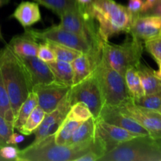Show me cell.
I'll list each match as a JSON object with an SVG mask.
<instances>
[{
	"mask_svg": "<svg viewBox=\"0 0 161 161\" xmlns=\"http://www.w3.org/2000/svg\"><path fill=\"white\" fill-rule=\"evenodd\" d=\"M101 151L105 154V148L97 136L91 141L75 145H58L53 134L33 142L30 146L19 150L16 161H76L91 150Z\"/></svg>",
	"mask_w": 161,
	"mask_h": 161,
	"instance_id": "cell-1",
	"label": "cell"
},
{
	"mask_svg": "<svg viewBox=\"0 0 161 161\" xmlns=\"http://www.w3.org/2000/svg\"><path fill=\"white\" fill-rule=\"evenodd\" d=\"M0 73L16 117L20 106L32 91V86L21 61L8 44L0 50Z\"/></svg>",
	"mask_w": 161,
	"mask_h": 161,
	"instance_id": "cell-2",
	"label": "cell"
},
{
	"mask_svg": "<svg viewBox=\"0 0 161 161\" xmlns=\"http://www.w3.org/2000/svg\"><path fill=\"white\" fill-rule=\"evenodd\" d=\"M86 9L98 24L97 31L103 42H108L114 35L128 34L134 15L127 6L114 0H93Z\"/></svg>",
	"mask_w": 161,
	"mask_h": 161,
	"instance_id": "cell-3",
	"label": "cell"
},
{
	"mask_svg": "<svg viewBox=\"0 0 161 161\" xmlns=\"http://www.w3.org/2000/svg\"><path fill=\"white\" fill-rule=\"evenodd\" d=\"M98 161H161V138L138 135L106 153Z\"/></svg>",
	"mask_w": 161,
	"mask_h": 161,
	"instance_id": "cell-4",
	"label": "cell"
},
{
	"mask_svg": "<svg viewBox=\"0 0 161 161\" xmlns=\"http://www.w3.org/2000/svg\"><path fill=\"white\" fill-rule=\"evenodd\" d=\"M142 51V41L130 36L121 44L103 42L102 58L110 68L124 75L129 67L137 66L141 62Z\"/></svg>",
	"mask_w": 161,
	"mask_h": 161,
	"instance_id": "cell-5",
	"label": "cell"
},
{
	"mask_svg": "<svg viewBox=\"0 0 161 161\" xmlns=\"http://www.w3.org/2000/svg\"><path fill=\"white\" fill-rule=\"evenodd\" d=\"M92 72L98 82L105 105L119 106L131 98L124 75L110 68L102 58L95 64Z\"/></svg>",
	"mask_w": 161,
	"mask_h": 161,
	"instance_id": "cell-6",
	"label": "cell"
},
{
	"mask_svg": "<svg viewBox=\"0 0 161 161\" xmlns=\"http://www.w3.org/2000/svg\"><path fill=\"white\" fill-rule=\"evenodd\" d=\"M58 17L59 26L82 36L89 42L94 50H102L103 41L99 36L97 27L94 23L95 20L86 10V6L78 3L76 6L67 9Z\"/></svg>",
	"mask_w": 161,
	"mask_h": 161,
	"instance_id": "cell-7",
	"label": "cell"
},
{
	"mask_svg": "<svg viewBox=\"0 0 161 161\" xmlns=\"http://www.w3.org/2000/svg\"><path fill=\"white\" fill-rule=\"evenodd\" d=\"M68 94L71 105L82 102L90 108L94 119L98 118L105 104L98 82L93 72L83 81L72 85Z\"/></svg>",
	"mask_w": 161,
	"mask_h": 161,
	"instance_id": "cell-8",
	"label": "cell"
},
{
	"mask_svg": "<svg viewBox=\"0 0 161 161\" xmlns=\"http://www.w3.org/2000/svg\"><path fill=\"white\" fill-rule=\"evenodd\" d=\"M25 31L31 34L36 40H42V42L50 41L73 48L82 53H89L96 51L82 36L64 29L59 25H53L42 31L34 29H25Z\"/></svg>",
	"mask_w": 161,
	"mask_h": 161,
	"instance_id": "cell-9",
	"label": "cell"
},
{
	"mask_svg": "<svg viewBox=\"0 0 161 161\" xmlns=\"http://www.w3.org/2000/svg\"><path fill=\"white\" fill-rule=\"evenodd\" d=\"M119 109L141 124L153 138H161V113L136 105L130 98Z\"/></svg>",
	"mask_w": 161,
	"mask_h": 161,
	"instance_id": "cell-10",
	"label": "cell"
},
{
	"mask_svg": "<svg viewBox=\"0 0 161 161\" xmlns=\"http://www.w3.org/2000/svg\"><path fill=\"white\" fill-rule=\"evenodd\" d=\"M70 88V86L54 80L50 83L36 85L31 91L37 95L38 105L48 113L56 108Z\"/></svg>",
	"mask_w": 161,
	"mask_h": 161,
	"instance_id": "cell-11",
	"label": "cell"
},
{
	"mask_svg": "<svg viewBox=\"0 0 161 161\" xmlns=\"http://www.w3.org/2000/svg\"><path fill=\"white\" fill-rule=\"evenodd\" d=\"M97 119L126 129L136 135H149V132L141 124L130 116L123 113L118 106L105 105Z\"/></svg>",
	"mask_w": 161,
	"mask_h": 161,
	"instance_id": "cell-12",
	"label": "cell"
},
{
	"mask_svg": "<svg viewBox=\"0 0 161 161\" xmlns=\"http://www.w3.org/2000/svg\"><path fill=\"white\" fill-rule=\"evenodd\" d=\"M71 103L69 101V94H66L62 100L60 102L58 106L53 111L46 114L43 120L41 123L37 130L35 131L34 142L39 141L45 138L47 135L53 134L65 119L66 115L71 108Z\"/></svg>",
	"mask_w": 161,
	"mask_h": 161,
	"instance_id": "cell-13",
	"label": "cell"
},
{
	"mask_svg": "<svg viewBox=\"0 0 161 161\" xmlns=\"http://www.w3.org/2000/svg\"><path fill=\"white\" fill-rule=\"evenodd\" d=\"M96 132L103 142L106 153L121 143L138 136L126 129L110 124L100 119H96Z\"/></svg>",
	"mask_w": 161,
	"mask_h": 161,
	"instance_id": "cell-14",
	"label": "cell"
},
{
	"mask_svg": "<svg viewBox=\"0 0 161 161\" xmlns=\"http://www.w3.org/2000/svg\"><path fill=\"white\" fill-rule=\"evenodd\" d=\"M128 34L141 41L161 36V17L154 15L135 16Z\"/></svg>",
	"mask_w": 161,
	"mask_h": 161,
	"instance_id": "cell-15",
	"label": "cell"
},
{
	"mask_svg": "<svg viewBox=\"0 0 161 161\" xmlns=\"http://www.w3.org/2000/svg\"><path fill=\"white\" fill-rule=\"evenodd\" d=\"M19 58L26 70L32 87L36 85L50 83L55 80L48 64L37 56L19 57Z\"/></svg>",
	"mask_w": 161,
	"mask_h": 161,
	"instance_id": "cell-16",
	"label": "cell"
},
{
	"mask_svg": "<svg viewBox=\"0 0 161 161\" xmlns=\"http://www.w3.org/2000/svg\"><path fill=\"white\" fill-rule=\"evenodd\" d=\"M11 17L24 28H28L41 20V13L37 3L25 1L17 6Z\"/></svg>",
	"mask_w": 161,
	"mask_h": 161,
	"instance_id": "cell-17",
	"label": "cell"
},
{
	"mask_svg": "<svg viewBox=\"0 0 161 161\" xmlns=\"http://www.w3.org/2000/svg\"><path fill=\"white\" fill-rule=\"evenodd\" d=\"M8 45L19 57L36 56L39 49L37 40L27 31L21 36L13 37Z\"/></svg>",
	"mask_w": 161,
	"mask_h": 161,
	"instance_id": "cell-18",
	"label": "cell"
},
{
	"mask_svg": "<svg viewBox=\"0 0 161 161\" xmlns=\"http://www.w3.org/2000/svg\"><path fill=\"white\" fill-rule=\"evenodd\" d=\"M136 69L145 94H151L161 91V79L156 75L153 69L141 62L136 66Z\"/></svg>",
	"mask_w": 161,
	"mask_h": 161,
	"instance_id": "cell-19",
	"label": "cell"
},
{
	"mask_svg": "<svg viewBox=\"0 0 161 161\" xmlns=\"http://www.w3.org/2000/svg\"><path fill=\"white\" fill-rule=\"evenodd\" d=\"M96 137V119L94 117L80 123L72 134L67 145L80 144L94 139Z\"/></svg>",
	"mask_w": 161,
	"mask_h": 161,
	"instance_id": "cell-20",
	"label": "cell"
},
{
	"mask_svg": "<svg viewBox=\"0 0 161 161\" xmlns=\"http://www.w3.org/2000/svg\"><path fill=\"white\" fill-rule=\"evenodd\" d=\"M73 69V84L75 85L87 78L93 72L91 57L87 53H82L71 62Z\"/></svg>",
	"mask_w": 161,
	"mask_h": 161,
	"instance_id": "cell-21",
	"label": "cell"
},
{
	"mask_svg": "<svg viewBox=\"0 0 161 161\" xmlns=\"http://www.w3.org/2000/svg\"><path fill=\"white\" fill-rule=\"evenodd\" d=\"M51 69L56 81L72 86L73 84V69L72 64L67 61L55 60L47 63Z\"/></svg>",
	"mask_w": 161,
	"mask_h": 161,
	"instance_id": "cell-22",
	"label": "cell"
},
{
	"mask_svg": "<svg viewBox=\"0 0 161 161\" xmlns=\"http://www.w3.org/2000/svg\"><path fill=\"white\" fill-rule=\"evenodd\" d=\"M38 105V97L35 92L31 91L28 94L27 98L24 101L23 103L19 108L14 123V129L20 130V127L25 124V121L28 119L30 113Z\"/></svg>",
	"mask_w": 161,
	"mask_h": 161,
	"instance_id": "cell-23",
	"label": "cell"
},
{
	"mask_svg": "<svg viewBox=\"0 0 161 161\" xmlns=\"http://www.w3.org/2000/svg\"><path fill=\"white\" fill-rule=\"evenodd\" d=\"M124 79L127 91L131 99L134 100L144 95L145 93L136 66H130L126 70L124 73Z\"/></svg>",
	"mask_w": 161,
	"mask_h": 161,
	"instance_id": "cell-24",
	"label": "cell"
},
{
	"mask_svg": "<svg viewBox=\"0 0 161 161\" xmlns=\"http://www.w3.org/2000/svg\"><path fill=\"white\" fill-rule=\"evenodd\" d=\"M80 124V122L65 118L53 133L55 142L58 145H67L73 132Z\"/></svg>",
	"mask_w": 161,
	"mask_h": 161,
	"instance_id": "cell-25",
	"label": "cell"
},
{
	"mask_svg": "<svg viewBox=\"0 0 161 161\" xmlns=\"http://www.w3.org/2000/svg\"><path fill=\"white\" fill-rule=\"evenodd\" d=\"M46 114L47 113L40 106L37 105L30 113L25 124L19 130V132L24 135H30L35 133L43 120Z\"/></svg>",
	"mask_w": 161,
	"mask_h": 161,
	"instance_id": "cell-26",
	"label": "cell"
},
{
	"mask_svg": "<svg viewBox=\"0 0 161 161\" xmlns=\"http://www.w3.org/2000/svg\"><path fill=\"white\" fill-rule=\"evenodd\" d=\"M0 116L14 126L15 117L11 108L10 101L6 86L3 83L1 73H0Z\"/></svg>",
	"mask_w": 161,
	"mask_h": 161,
	"instance_id": "cell-27",
	"label": "cell"
},
{
	"mask_svg": "<svg viewBox=\"0 0 161 161\" xmlns=\"http://www.w3.org/2000/svg\"><path fill=\"white\" fill-rule=\"evenodd\" d=\"M48 43L50 48L54 53L56 60L60 61H67V62H72L74 59L77 58L79 55L82 53V52L75 50L71 47H66V46L61 45V44L56 43V42H50V41H44Z\"/></svg>",
	"mask_w": 161,
	"mask_h": 161,
	"instance_id": "cell-28",
	"label": "cell"
},
{
	"mask_svg": "<svg viewBox=\"0 0 161 161\" xmlns=\"http://www.w3.org/2000/svg\"><path fill=\"white\" fill-rule=\"evenodd\" d=\"M38 4H41L47 9L59 16L65 10L75 7L78 5L76 0H34Z\"/></svg>",
	"mask_w": 161,
	"mask_h": 161,
	"instance_id": "cell-29",
	"label": "cell"
},
{
	"mask_svg": "<svg viewBox=\"0 0 161 161\" xmlns=\"http://www.w3.org/2000/svg\"><path fill=\"white\" fill-rule=\"evenodd\" d=\"M91 117H93V114L90 108L85 104L82 102H77L71 106L65 118L81 123L87 120Z\"/></svg>",
	"mask_w": 161,
	"mask_h": 161,
	"instance_id": "cell-30",
	"label": "cell"
},
{
	"mask_svg": "<svg viewBox=\"0 0 161 161\" xmlns=\"http://www.w3.org/2000/svg\"><path fill=\"white\" fill-rule=\"evenodd\" d=\"M136 105L153 110H159L161 106V91L151 94H144L136 99H132Z\"/></svg>",
	"mask_w": 161,
	"mask_h": 161,
	"instance_id": "cell-31",
	"label": "cell"
},
{
	"mask_svg": "<svg viewBox=\"0 0 161 161\" xmlns=\"http://www.w3.org/2000/svg\"><path fill=\"white\" fill-rule=\"evenodd\" d=\"M145 47L157 62L161 61V36L145 41Z\"/></svg>",
	"mask_w": 161,
	"mask_h": 161,
	"instance_id": "cell-32",
	"label": "cell"
},
{
	"mask_svg": "<svg viewBox=\"0 0 161 161\" xmlns=\"http://www.w3.org/2000/svg\"><path fill=\"white\" fill-rule=\"evenodd\" d=\"M14 130V126L0 116V146L7 145L8 140Z\"/></svg>",
	"mask_w": 161,
	"mask_h": 161,
	"instance_id": "cell-33",
	"label": "cell"
},
{
	"mask_svg": "<svg viewBox=\"0 0 161 161\" xmlns=\"http://www.w3.org/2000/svg\"><path fill=\"white\" fill-rule=\"evenodd\" d=\"M36 56L40 60L47 63L52 62L56 60L54 53L47 42H43L39 44V49H38Z\"/></svg>",
	"mask_w": 161,
	"mask_h": 161,
	"instance_id": "cell-34",
	"label": "cell"
},
{
	"mask_svg": "<svg viewBox=\"0 0 161 161\" xmlns=\"http://www.w3.org/2000/svg\"><path fill=\"white\" fill-rule=\"evenodd\" d=\"M19 150L14 145H6L0 148V157L4 160H17Z\"/></svg>",
	"mask_w": 161,
	"mask_h": 161,
	"instance_id": "cell-35",
	"label": "cell"
},
{
	"mask_svg": "<svg viewBox=\"0 0 161 161\" xmlns=\"http://www.w3.org/2000/svg\"><path fill=\"white\" fill-rule=\"evenodd\" d=\"M144 5V0H128L127 9L131 12L134 17L139 15Z\"/></svg>",
	"mask_w": 161,
	"mask_h": 161,
	"instance_id": "cell-36",
	"label": "cell"
},
{
	"mask_svg": "<svg viewBox=\"0 0 161 161\" xmlns=\"http://www.w3.org/2000/svg\"><path fill=\"white\" fill-rule=\"evenodd\" d=\"M25 140V136L24 135H19L17 133H14L13 132L12 135L9 137V140H8L7 145H17L19 143L22 142Z\"/></svg>",
	"mask_w": 161,
	"mask_h": 161,
	"instance_id": "cell-37",
	"label": "cell"
},
{
	"mask_svg": "<svg viewBox=\"0 0 161 161\" xmlns=\"http://www.w3.org/2000/svg\"><path fill=\"white\" fill-rule=\"evenodd\" d=\"M141 15H154L161 17V0H158L152 9Z\"/></svg>",
	"mask_w": 161,
	"mask_h": 161,
	"instance_id": "cell-38",
	"label": "cell"
},
{
	"mask_svg": "<svg viewBox=\"0 0 161 161\" xmlns=\"http://www.w3.org/2000/svg\"><path fill=\"white\" fill-rule=\"evenodd\" d=\"M157 1H158V0H145L142 9L139 15H141V14H144L145 13H146L147 11H149V9H152V8L154 6V5L157 3Z\"/></svg>",
	"mask_w": 161,
	"mask_h": 161,
	"instance_id": "cell-39",
	"label": "cell"
},
{
	"mask_svg": "<svg viewBox=\"0 0 161 161\" xmlns=\"http://www.w3.org/2000/svg\"><path fill=\"white\" fill-rule=\"evenodd\" d=\"M93 0H76L77 3L83 6H86L92 3Z\"/></svg>",
	"mask_w": 161,
	"mask_h": 161,
	"instance_id": "cell-40",
	"label": "cell"
},
{
	"mask_svg": "<svg viewBox=\"0 0 161 161\" xmlns=\"http://www.w3.org/2000/svg\"><path fill=\"white\" fill-rule=\"evenodd\" d=\"M157 64H158V66H159V70L155 71V73L157 76L160 77V78L161 79V61H158V62H157Z\"/></svg>",
	"mask_w": 161,
	"mask_h": 161,
	"instance_id": "cell-41",
	"label": "cell"
},
{
	"mask_svg": "<svg viewBox=\"0 0 161 161\" xmlns=\"http://www.w3.org/2000/svg\"><path fill=\"white\" fill-rule=\"evenodd\" d=\"M1 147H2V146H0V148H1ZM0 161H4V160H3V159L1 157H0Z\"/></svg>",
	"mask_w": 161,
	"mask_h": 161,
	"instance_id": "cell-42",
	"label": "cell"
},
{
	"mask_svg": "<svg viewBox=\"0 0 161 161\" xmlns=\"http://www.w3.org/2000/svg\"><path fill=\"white\" fill-rule=\"evenodd\" d=\"M0 39H2V34H1V29H0Z\"/></svg>",
	"mask_w": 161,
	"mask_h": 161,
	"instance_id": "cell-43",
	"label": "cell"
},
{
	"mask_svg": "<svg viewBox=\"0 0 161 161\" xmlns=\"http://www.w3.org/2000/svg\"><path fill=\"white\" fill-rule=\"evenodd\" d=\"M159 112H160V113H161V106L160 107V108H159V110H158Z\"/></svg>",
	"mask_w": 161,
	"mask_h": 161,
	"instance_id": "cell-44",
	"label": "cell"
}]
</instances>
